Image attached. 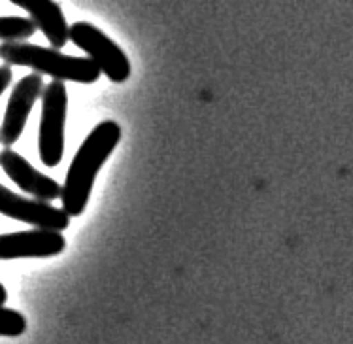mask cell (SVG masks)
Segmentation results:
<instances>
[{
    "mask_svg": "<svg viewBox=\"0 0 353 344\" xmlns=\"http://www.w3.org/2000/svg\"><path fill=\"white\" fill-rule=\"evenodd\" d=\"M119 140H121V127L116 122L106 120L99 123L79 146L78 153L66 172L65 186L61 189L63 210L70 218L85 212L94 178L101 172L102 165L108 161L112 151L116 150Z\"/></svg>",
    "mask_w": 353,
    "mask_h": 344,
    "instance_id": "cell-1",
    "label": "cell"
},
{
    "mask_svg": "<svg viewBox=\"0 0 353 344\" xmlns=\"http://www.w3.org/2000/svg\"><path fill=\"white\" fill-rule=\"evenodd\" d=\"M0 59L6 65L29 66L38 74L51 76L57 82L94 84L101 78V70L89 57L65 55L55 48H42L29 42H2Z\"/></svg>",
    "mask_w": 353,
    "mask_h": 344,
    "instance_id": "cell-2",
    "label": "cell"
},
{
    "mask_svg": "<svg viewBox=\"0 0 353 344\" xmlns=\"http://www.w3.org/2000/svg\"><path fill=\"white\" fill-rule=\"evenodd\" d=\"M68 93L63 82L53 79L42 91V120H40V159L46 166H57L65 153V122Z\"/></svg>",
    "mask_w": 353,
    "mask_h": 344,
    "instance_id": "cell-3",
    "label": "cell"
},
{
    "mask_svg": "<svg viewBox=\"0 0 353 344\" xmlns=\"http://www.w3.org/2000/svg\"><path fill=\"white\" fill-rule=\"evenodd\" d=\"M68 38L78 46L79 50L85 51L87 57L93 61L97 68L101 70V74H104L110 82L123 84L129 79V57L101 29H97L91 23L78 21L68 29Z\"/></svg>",
    "mask_w": 353,
    "mask_h": 344,
    "instance_id": "cell-4",
    "label": "cell"
},
{
    "mask_svg": "<svg viewBox=\"0 0 353 344\" xmlns=\"http://www.w3.org/2000/svg\"><path fill=\"white\" fill-rule=\"evenodd\" d=\"M0 214L34 225V229L63 233L70 225V216L63 208L51 207L50 202L38 201V199H27L23 195L14 193L2 184H0Z\"/></svg>",
    "mask_w": 353,
    "mask_h": 344,
    "instance_id": "cell-5",
    "label": "cell"
},
{
    "mask_svg": "<svg viewBox=\"0 0 353 344\" xmlns=\"http://www.w3.org/2000/svg\"><path fill=\"white\" fill-rule=\"evenodd\" d=\"M42 91L43 79L42 74L38 72H32L15 84L8 101L4 122L0 125V144L4 148H10L19 140L29 120L30 110L38 101V97H42Z\"/></svg>",
    "mask_w": 353,
    "mask_h": 344,
    "instance_id": "cell-6",
    "label": "cell"
},
{
    "mask_svg": "<svg viewBox=\"0 0 353 344\" xmlns=\"http://www.w3.org/2000/svg\"><path fill=\"white\" fill-rule=\"evenodd\" d=\"M66 240L63 233L48 229H30L0 235V261L29 258H55L63 254Z\"/></svg>",
    "mask_w": 353,
    "mask_h": 344,
    "instance_id": "cell-7",
    "label": "cell"
},
{
    "mask_svg": "<svg viewBox=\"0 0 353 344\" xmlns=\"http://www.w3.org/2000/svg\"><path fill=\"white\" fill-rule=\"evenodd\" d=\"M0 166L15 186H19L21 191L32 195L38 201L51 202L55 199H61L63 186L59 184L57 180L50 178V176L37 171L17 151L10 150V148H4L0 151Z\"/></svg>",
    "mask_w": 353,
    "mask_h": 344,
    "instance_id": "cell-8",
    "label": "cell"
},
{
    "mask_svg": "<svg viewBox=\"0 0 353 344\" xmlns=\"http://www.w3.org/2000/svg\"><path fill=\"white\" fill-rule=\"evenodd\" d=\"M10 2L29 12L30 21L37 25V29L42 30V35L50 40L51 48L61 50L70 40L68 38L70 27L55 0H10Z\"/></svg>",
    "mask_w": 353,
    "mask_h": 344,
    "instance_id": "cell-9",
    "label": "cell"
},
{
    "mask_svg": "<svg viewBox=\"0 0 353 344\" xmlns=\"http://www.w3.org/2000/svg\"><path fill=\"white\" fill-rule=\"evenodd\" d=\"M37 32V25L27 17L8 15L0 17V40L2 42H25Z\"/></svg>",
    "mask_w": 353,
    "mask_h": 344,
    "instance_id": "cell-10",
    "label": "cell"
},
{
    "mask_svg": "<svg viewBox=\"0 0 353 344\" xmlns=\"http://www.w3.org/2000/svg\"><path fill=\"white\" fill-rule=\"evenodd\" d=\"M27 331V320L21 312L0 307V337H21Z\"/></svg>",
    "mask_w": 353,
    "mask_h": 344,
    "instance_id": "cell-11",
    "label": "cell"
},
{
    "mask_svg": "<svg viewBox=\"0 0 353 344\" xmlns=\"http://www.w3.org/2000/svg\"><path fill=\"white\" fill-rule=\"evenodd\" d=\"M12 76H14V74H12L10 65L0 66V97H2V93H4V89L12 84Z\"/></svg>",
    "mask_w": 353,
    "mask_h": 344,
    "instance_id": "cell-12",
    "label": "cell"
},
{
    "mask_svg": "<svg viewBox=\"0 0 353 344\" xmlns=\"http://www.w3.org/2000/svg\"><path fill=\"white\" fill-rule=\"evenodd\" d=\"M6 301H8V292H6V287L2 286V284H0V307H4V305H6Z\"/></svg>",
    "mask_w": 353,
    "mask_h": 344,
    "instance_id": "cell-13",
    "label": "cell"
}]
</instances>
